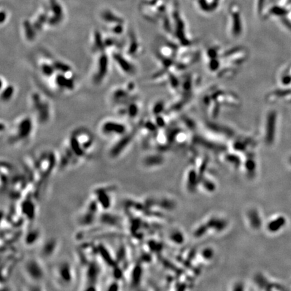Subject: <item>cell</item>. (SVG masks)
Here are the masks:
<instances>
[{
    "label": "cell",
    "instance_id": "cell-1",
    "mask_svg": "<svg viewBox=\"0 0 291 291\" xmlns=\"http://www.w3.org/2000/svg\"><path fill=\"white\" fill-rule=\"evenodd\" d=\"M33 130V122L30 117L26 116L20 119L16 124L13 135L10 137V142L17 143L26 141L31 136Z\"/></svg>",
    "mask_w": 291,
    "mask_h": 291
},
{
    "label": "cell",
    "instance_id": "cell-2",
    "mask_svg": "<svg viewBox=\"0 0 291 291\" xmlns=\"http://www.w3.org/2000/svg\"><path fill=\"white\" fill-rule=\"evenodd\" d=\"M30 101L38 121L42 124L47 122L51 116V107L47 100L39 93H33L30 97Z\"/></svg>",
    "mask_w": 291,
    "mask_h": 291
},
{
    "label": "cell",
    "instance_id": "cell-3",
    "mask_svg": "<svg viewBox=\"0 0 291 291\" xmlns=\"http://www.w3.org/2000/svg\"><path fill=\"white\" fill-rule=\"evenodd\" d=\"M100 131L106 137L119 138L128 133V128L121 122L108 119L102 123L100 126Z\"/></svg>",
    "mask_w": 291,
    "mask_h": 291
},
{
    "label": "cell",
    "instance_id": "cell-4",
    "mask_svg": "<svg viewBox=\"0 0 291 291\" xmlns=\"http://www.w3.org/2000/svg\"><path fill=\"white\" fill-rule=\"evenodd\" d=\"M54 274L57 282L65 286H69L74 281V272L71 264L67 261H61L55 268Z\"/></svg>",
    "mask_w": 291,
    "mask_h": 291
},
{
    "label": "cell",
    "instance_id": "cell-5",
    "mask_svg": "<svg viewBox=\"0 0 291 291\" xmlns=\"http://www.w3.org/2000/svg\"><path fill=\"white\" fill-rule=\"evenodd\" d=\"M109 59L106 51L99 53L96 63L95 72L93 73V80L96 84H100L103 82L108 71Z\"/></svg>",
    "mask_w": 291,
    "mask_h": 291
},
{
    "label": "cell",
    "instance_id": "cell-6",
    "mask_svg": "<svg viewBox=\"0 0 291 291\" xmlns=\"http://www.w3.org/2000/svg\"><path fill=\"white\" fill-rule=\"evenodd\" d=\"M24 270L30 279L33 281H40L44 278L45 272L40 262L34 258L26 260L24 263Z\"/></svg>",
    "mask_w": 291,
    "mask_h": 291
},
{
    "label": "cell",
    "instance_id": "cell-7",
    "mask_svg": "<svg viewBox=\"0 0 291 291\" xmlns=\"http://www.w3.org/2000/svg\"><path fill=\"white\" fill-rule=\"evenodd\" d=\"M53 78L54 79L55 85L59 89L71 91L75 89V80L73 78L72 73H63L57 72Z\"/></svg>",
    "mask_w": 291,
    "mask_h": 291
},
{
    "label": "cell",
    "instance_id": "cell-8",
    "mask_svg": "<svg viewBox=\"0 0 291 291\" xmlns=\"http://www.w3.org/2000/svg\"><path fill=\"white\" fill-rule=\"evenodd\" d=\"M113 59L123 73L130 75L134 73L136 71L134 65L132 64L129 59L126 58L121 53L118 52L113 53Z\"/></svg>",
    "mask_w": 291,
    "mask_h": 291
},
{
    "label": "cell",
    "instance_id": "cell-9",
    "mask_svg": "<svg viewBox=\"0 0 291 291\" xmlns=\"http://www.w3.org/2000/svg\"><path fill=\"white\" fill-rule=\"evenodd\" d=\"M131 137H132V135L128 134V132L126 134L118 138V140L117 141L115 144L110 149V154L112 156H115L121 153L123 150L126 148L128 144L130 142Z\"/></svg>",
    "mask_w": 291,
    "mask_h": 291
},
{
    "label": "cell",
    "instance_id": "cell-10",
    "mask_svg": "<svg viewBox=\"0 0 291 291\" xmlns=\"http://www.w3.org/2000/svg\"><path fill=\"white\" fill-rule=\"evenodd\" d=\"M24 34L25 36V38L28 42L34 41L36 36V32L37 30L34 28L33 24H31L29 21L26 20L24 21Z\"/></svg>",
    "mask_w": 291,
    "mask_h": 291
},
{
    "label": "cell",
    "instance_id": "cell-11",
    "mask_svg": "<svg viewBox=\"0 0 291 291\" xmlns=\"http://www.w3.org/2000/svg\"><path fill=\"white\" fill-rule=\"evenodd\" d=\"M129 97H130V92L127 89L121 87H119L117 89H115L114 91H113L111 95L113 100L118 102V103L120 102H123Z\"/></svg>",
    "mask_w": 291,
    "mask_h": 291
},
{
    "label": "cell",
    "instance_id": "cell-12",
    "mask_svg": "<svg viewBox=\"0 0 291 291\" xmlns=\"http://www.w3.org/2000/svg\"><path fill=\"white\" fill-rule=\"evenodd\" d=\"M93 49L98 53H102L105 51V45H104V39L102 37L101 34L99 31L95 32L93 36Z\"/></svg>",
    "mask_w": 291,
    "mask_h": 291
},
{
    "label": "cell",
    "instance_id": "cell-13",
    "mask_svg": "<svg viewBox=\"0 0 291 291\" xmlns=\"http://www.w3.org/2000/svg\"><path fill=\"white\" fill-rule=\"evenodd\" d=\"M40 71L45 78H52L55 75V70L53 63H49L47 61H43L40 65Z\"/></svg>",
    "mask_w": 291,
    "mask_h": 291
},
{
    "label": "cell",
    "instance_id": "cell-14",
    "mask_svg": "<svg viewBox=\"0 0 291 291\" xmlns=\"http://www.w3.org/2000/svg\"><path fill=\"white\" fill-rule=\"evenodd\" d=\"M1 91V99L3 102L10 101L15 93V89L11 84H6Z\"/></svg>",
    "mask_w": 291,
    "mask_h": 291
},
{
    "label": "cell",
    "instance_id": "cell-15",
    "mask_svg": "<svg viewBox=\"0 0 291 291\" xmlns=\"http://www.w3.org/2000/svg\"><path fill=\"white\" fill-rule=\"evenodd\" d=\"M55 69L56 71L59 73H72V68L67 63L63 62L60 60H55L53 61Z\"/></svg>",
    "mask_w": 291,
    "mask_h": 291
},
{
    "label": "cell",
    "instance_id": "cell-16",
    "mask_svg": "<svg viewBox=\"0 0 291 291\" xmlns=\"http://www.w3.org/2000/svg\"><path fill=\"white\" fill-rule=\"evenodd\" d=\"M101 17L104 21L106 22H109V23H123V20L121 18H119L112 12H110L109 10H106L103 13L101 14Z\"/></svg>",
    "mask_w": 291,
    "mask_h": 291
},
{
    "label": "cell",
    "instance_id": "cell-17",
    "mask_svg": "<svg viewBox=\"0 0 291 291\" xmlns=\"http://www.w3.org/2000/svg\"><path fill=\"white\" fill-rule=\"evenodd\" d=\"M57 246V242L55 240H49L47 241L42 249L43 254L45 256H51L55 252Z\"/></svg>",
    "mask_w": 291,
    "mask_h": 291
},
{
    "label": "cell",
    "instance_id": "cell-18",
    "mask_svg": "<svg viewBox=\"0 0 291 291\" xmlns=\"http://www.w3.org/2000/svg\"><path fill=\"white\" fill-rule=\"evenodd\" d=\"M126 110L127 115L130 117H136V115L138 114V108L136 104L130 103L128 105L126 106Z\"/></svg>",
    "mask_w": 291,
    "mask_h": 291
},
{
    "label": "cell",
    "instance_id": "cell-19",
    "mask_svg": "<svg viewBox=\"0 0 291 291\" xmlns=\"http://www.w3.org/2000/svg\"><path fill=\"white\" fill-rule=\"evenodd\" d=\"M36 236H39V232L38 231L34 230L30 231V233H28V235H26L25 239V241L26 244H33L35 242L36 239H38V237H34Z\"/></svg>",
    "mask_w": 291,
    "mask_h": 291
},
{
    "label": "cell",
    "instance_id": "cell-20",
    "mask_svg": "<svg viewBox=\"0 0 291 291\" xmlns=\"http://www.w3.org/2000/svg\"><path fill=\"white\" fill-rule=\"evenodd\" d=\"M124 28L123 27V23H117L115 24L113 27L111 28V32L113 34H115L117 35H119L122 34L124 32Z\"/></svg>",
    "mask_w": 291,
    "mask_h": 291
},
{
    "label": "cell",
    "instance_id": "cell-21",
    "mask_svg": "<svg viewBox=\"0 0 291 291\" xmlns=\"http://www.w3.org/2000/svg\"><path fill=\"white\" fill-rule=\"evenodd\" d=\"M270 12L274 14H276V15H285L287 13L286 10H285L283 8L278 7V6H274L270 10Z\"/></svg>",
    "mask_w": 291,
    "mask_h": 291
},
{
    "label": "cell",
    "instance_id": "cell-22",
    "mask_svg": "<svg viewBox=\"0 0 291 291\" xmlns=\"http://www.w3.org/2000/svg\"><path fill=\"white\" fill-rule=\"evenodd\" d=\"M264 3H265V0H258V3H257L258 12H261L262 11Z\"/></svg>",
    "mask_w": 291,
    "mask_h": 291
},
{
    "label": "cell",
    "instance_id": "cell-23",
    "mask_svg": "<svg viewBox=\"0 0 291 291\" xmlns=\"http://www.w3.org/2000/svg\"><path fill=\"white\" fill-rule=\"evenodd\" d=\"M214 1H218V0H214Z\"/></svg>",
    "mask_w": 291,
    "mask_h": 291
}]
</instances>
